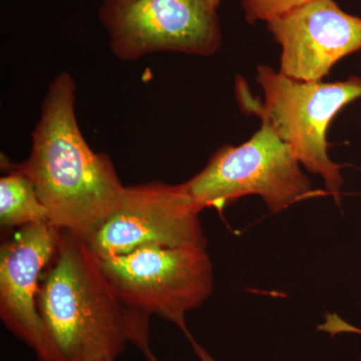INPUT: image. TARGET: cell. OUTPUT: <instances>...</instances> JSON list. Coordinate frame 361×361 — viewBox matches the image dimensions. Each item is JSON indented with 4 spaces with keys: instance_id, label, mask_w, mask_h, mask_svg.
<instances>
[{
    "instance_id": "3",
    "label": "cell",
    "mask_w": 361,
    "mask_h": 361,
    "mask_svg": "<svg viewBox=\"0 0 361 361\" xmlns=\"http://www.w3.org/2000/svg\"><path fill=\"white\" fill-rule=\"evenodd\" d=\"M257 73L264 104L253 99L239 82L240 106L269 123L301 166L322 178L326 191L338 203L343 184L341 165L329 158L327 130L344 106L361 97V78L353 77L336 82H302L267 66H259Z\"/></svg>"
},
{
    "instance_id": "7",
    "label": "cell",
    "mask_w": 361,
    "mask_h": 361,
    "mask_svg": "<svg viewBox=\"0 0 361 361\" xmlns=\"http://www.w3.org/2000/svg\"><path fill=\"white\" fill-rule=\"evenodd\" d=\"M200 212L184 184L126 186L115 212L84 242L101 259L145 246L207 248Z\"/></svg>"
},
{
    "instance_id": "6",
    "label": "cell",
    "mask_w": 361,
    "mask_h": 361,
    "mask_svg": "<svg viewBox=\"0 0 361 361\" xmlns=\"http://www.w3.org/2000/svg\"><path fill=\"white\" fill-rule=\"evenodd\" d=\"M99 16L123 61L161 51L210 56L222 44L217 13L207 0H104Z\"/></svg>"
},
{
    "instance_id": "4",
    "label": "cell",
    "mask_w": 361,
    "mask_h": 361,
    "mask_svg": "<svg viewBox=\"0 0 361 361\" xmlns=\"http://www.w3.org/2000/svg\"><path fill=\"white\" fill-rule=\"evenodd\" d=\"M300 166L272 126L262 120L248 141L223 146L183 184L200 211H221L242 197L257 195L271 213L278 214L314 194Z\"/></svg>"
},
{
    "instance_id": "1",
    "label": "cell",
    "mask_w": 361,
    "mask_h": 361,
    "mask_svg": "<svg viewBox=\"0 0 361 361\" xmlns=\"http://www.w3.org/2000/svg\"><path fill=\"white\" fill-rule=\"evenodd\" d=\"M37 307L47 339L42 361H115L128 344L149 349V316L116 296L87 244L65 230L42 274Z\"/></svg>"
},
{
    "instance_id": "5",
    "label": "cell",
    "mask_w": 361,
    "mask_h": 361,
    "mask_svg": "<svg viewBox=\"0 0 361 361\" xmlns=\"http://www.w3.org/2000/svg\"><path fill=\"white\" fill-rule=\"evenodd\" d=\"M96 259L126 305L174 323L186 336L191 334L185 316L213 293V265L206 248L145 246L123 255Z\"/></svg>"
},
{
    "instance_id": "9",
    "label": "cell",
    "mask_w": 361,
    "mask_h": 361,
    "mask_svg": "<svg viewBox=\"0 0 361 361\" xmlns=\"http://www.w3.org/2000/svg\"><path fill=\"white\" fill-rule=\"evenodd\" d=\"M59 229L51 222L18 228L0 248V317L7 329L35 350L47 351L37 307L40 281L59 245Z\"/></svg>"
},
{
    "instance_id": "15",
    "label": "cell",
    "mask_w": 361,
    "mask_h": 361,
    "mask_svg": "<svg viewBox=\"0 0 361 361\" xmlns=\"http://www.w3.org/2000/svg\"><path fill=\"white\" fill-rule=\"evenodd\" d=\"M210 4L211 6L214 7V8L217 9V7L220 6L221 0H207Z\"/></svg>"
},
{
    "instance_id": "10",
    "label": "cell",
    "mask_w": 361,
    "mask_h": 361,
    "mask_svg": "<svg viewBox=\"0 0 361 361\" xmlns=\"http://www.w3.org/2000/svg\"><path fill=\"white\" fill-rule=\"evenodd\" d=\"M49 222V211L30 178L16 168L0 179V224L6 229Z\"/></svg>"
},
{
    "instance_id": "13",
    "label": "cell",
    "mask_w": 361,
    "mask_h": 361,
    "mask_svg": "<svg viewBox=\"0 0 361 361\" xmlns=\"http://www.w3.org/2000/svg\"><path fill=\"white\" fill-rule=\"evenodd\" d=\"M188 339H189V341L191 342L195 353H196V355L198 356L200 361H217L215 360V358L213 357L212 355H210V353H208V351L206 350L205 348H202L200 344L195 341L193 336H192L191 334L188 336Z\"/></svg>"
},
{
    "instance_id": "2",
    "label": "cell",
    "mask_w": 361,
    "mask_h": 361,
    "mask_svg": "<svg viewBox=\"0 0 361 361\" xmlns=\"http://www.w3.org/2000/svg\"><path fill=\"white\" fill-rule=\"evenodd\" d=\"M75 90L70 73L54 78L32 133L30 155L18 168L37 188L49 222L85 241L115 212L126 186L109 156L92 151L80 132Z\"/></svg>"
},
{
    "instance_id": "14",
    "label": "cell",
    "mask_w": 361,
    "mask_h": 361,
    "mask_svg": "<svg viewBox=\"0 0 361 361\" xmlns=\"http://www.w3.org/2000/svg\"><path fill=\"white\" fill-rule=\"evenodd\" d=\"M144 355L146 356L147 360L148 361H161L153 353H152L151 349L147 350L146 353H144Z\"/></svg>"
},
{
    "instance_id": "11",
    "label": "cell",
    "mask_w": 361,
    "mask_h": 361,
    "mask_svg": "<svg viewBox=\"0 0 361 361\" xmlns=\"http://www.w3.org/2000/svg\"><path fill=\"white\" fill-rule=\"evenodd\" d=\"M310 1L312 0H240L245 11L246 20L251 25L259 20L267 23Z\"/></svg>"
},
{
    "instance_id": "8",
    "label": "cell",
    "mask_w": 361,
    "mask_h": 361,
    "mask_svg": "<svg viewBox=\"0 0 361 361\" xmlns=\"http://www.w3.org/2000/svg\"><path fill=\"white\" fill-rule=\"evenodd\" d=\"M281 45L280 71L302 82H320L344 56L361 49V18L334 0H312L267 21Z\"/></svg>"
},
{
    "instance_id": "12",
    "label": "cell",
    "mask_w": 361,
    "mask_h": 361,
    "mask_svg": "<svg viewBox=\"0 0 361 361\" xmlns=\"http://www.w3.org/2000/svg\"><path fill=\"white\" fill-rule=\"evenodd\" d=\"M320 331L329 332L331 336L342 334V332H353V334H361V329H356L353 325L348 324L339 318L336 314H327L326 320L323 324L318 326ZM361 360V357H360Z\"/></svg>"
}]
</instances>
